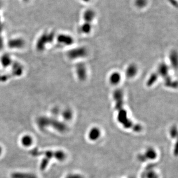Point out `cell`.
<instances>
[{"instance_id":"1","label":"cell","mask_w":178,"mask_h":178,"mask_svg":"<svg viewBox=\"0 0 178 178\" xmlns=\"http://www.w3.org/2000/svg\"><path fill=\"white\" fill-rule=\"evenodd\" d=\"M113 97L115 102V107L118 110V121L126 128L136 126L127 117V112L124 108V95L123 91L119 89H116L113 92Z\"/></svg>"},{"instance_id":"2","label":"cell","mask_w":178,"mask_h":178,"mask_svg":"<svg viewBox=\"0 0 178 178\" xmlns=\"http://www.w3.org/2000/svg\"><path fill=\"white\" fill-rule=\"evenodd\" d=\"M29 153L33 156H44V158L42 161L40 165V169L42 171H43L46 168L49 161L51 159H52V158H54L59 160L62 161L65 159L66 157L65 153L62 151H39V150L37 148L31 150L30 151H29Z\"/></svg>"},{"instance_id":"3","label":"cell","mask_w":178,"mask_h":178,"mask_svg":"<svg viewBox=\"0 0 178 178\" xmlns=\"http://www.w3.org/2000/svg\"><path fill=\"white\" fill-rule=\"evenodd\" d=\"M96 13L94 10L91 8L86 10L83 14V20L84 22L90 23H93V22L95 19Z\"/></svg>"},{"instance_id":"4","label":"cell","mask_w":178,"mask_h":178,"mask_svg":"<svg viewBox=\"0 0 178 178\" xmlns=\"http://www.w3.org/2000/svg\"><path fill=\"white\" fill-rule=\"evenodd\" d=\"M138 71V69L135 64H131L126 69V75L128 78H134L137 75Z\"/></svg>"},{"instance_id":"5","label":"cell","mask_w":178,"mask_h":178,"mask_svg":"<svg viewBox=\"0 0 178 178\" xmlns=\"http://www.w3.org/2000/svg\"><path fill=\"white\" fill-rule=\"evenodd\" d=\"M121 74L118 72H114L111 73L109 77V81L111 84L116 85L118 84L121 81Z\"/></svg>"},{"instance_id":"6","label":"cell","mask_w":178,"mask_h":178,"mask_svg":"<svg viewBox=\"0 0 178 178\" xmlns=\"http://www.w3.org/2000/svg\"><path fill=\"white\" fill-rule=\"evenodd\" d=\"M11 178H37L33 174L16 172L11 175Z\"/></svg>"},{"instance_id":"7","label":"cell","mask_w":178,"mask_h":178,"mask_svg":"<svg viewBox=\"0 0 178 178\" xmlns=\"http://www.w3.org/2000/svg\"><path fill=\"white\" fill-rule=\"evenodd\" d=\"M92 23L84 22L83 24H82L80 29L82 33L88 34L91 33L92 30Z\"/></svg>"},{"instance_id":"8","label":"cell","mask_w":178,"mask_h":178,"mask_svg":"<svg viewBox=\"0 0 178 178\" xmlns=\"http://www.w3.org/2000/svg\"><path fill=\"white\" fill-rule=\"evenodd\" d=\"M170 60L172 66L177 69L178 66V56L177 54L175 51H172L170 54Z\"/></svg>"},{"instance_id":"9","label":"cell","mask_w":178,"mask_h":178,"mask_svg":"<svg viewBox=\"0 0 178 178\" xmlns=\"http://www.w3.org/2000/svg\"><path fill=\"white\" fill-rule=\"evenodd\" d=\"M158 77H159V75L158 74L157 72L153 73L151 76L150 77V78H148V81L146 82L148 86H151L153 84H154L158 79Z\"/></svg>"},{"instance_id":"10","label":"cell","mask_w":178,"mask_h":178,"mask_svg":"<svg viewBox=\"0 0 178 178\" xmlns=\"http://www.w3.org/2000/svg\"><path fill=\"white\" fill-rule=\"evenodd\" d=\"M135 5L137 8H145L148 5V0H135Z\"/></svg>"},{"instance_id":"11","label":"cell","mask_w":178,"mask_h":178,"mask_svg":"<svg viewBox=\"0 0 178 178\" xmlns=\"http://www.w3.org/2000/svg\"><path fill=\"white\" fill-rule=\"evenodd\" d=\"M21 142H22V145L24 146H29L32 143V138L29 136H25L22 138Z\"/></svg>"},{"instance_id":"12","label":"cell","mask_w":178,"mask_h":178,"mask_svg":"<svg viewBox=\"0 0 178 178\" xmlns=\"http://www.w3.org/2000/svg\"><path fill=\"white\" fill-rule=\"evenodd\" d=\"M169 3L172 5V6H174L175 8H177L178 6V2L177 0H168Z\"/></svg>"},{"instance_id":"13","label":"cell","mask_w":178,"mask_h":178,"mask_svg":"<svg viewBox=\"0 0 178 178\" xmlns=\"http://www.w3.org/2000/svg\"><path fill=\"white\" fill-rule=\"evenodd\" d=\"M66 178H83L80 175H69Z\"/></svg>"},{"instance_id":"14","label":"cell","mask_w":178,"mask_h":178,"mask_svg":"<svg viewBox=\"0 0 178 178\" xmlns=\"http://www.w3.org/2000/svg\"><path fill=\"white\" fill-rule=\"evenodd\" d=\"M80 1H81V2H83L84 3H88L90 2L91 0H80Z\"/></svg>"},{"instance_id":"15","label":"cell","mask_w":178,"mask_h":178,"mask_svg":"<svg viewBox=\"0 0 178 178\" xmlns=\"http://www.w3.org/2000/svg\"><path fill=\"white\" fill-rule=\"evenodd\" d=\"M2 148H1V146H0V155H1V153H2Z\"/></svg>"}]
</instances>
